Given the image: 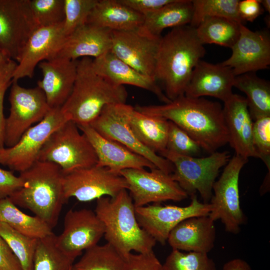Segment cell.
Instances as JSON below:
<instances>
[{
	"label": "cell",
	"instance_id": "1",
	"mask_svg": "<svg viewBox=\"0 0 270 270\" xmlns=\"http://www.w3.org/2000/svg\"><path fill=\"white\" fill-rule=\"evenodd\" d=\"M134 108L145 114L174 122L210 154L228 143L223 108L217 102L183 94L163 104Z\"/></svg>",
	"mask_w": 270,
	"mask_h": 270
},
{
	"label": "cell",
	"instance_id": "2",
	"mask_svg": "<svg viewBox=\"0 0 270 270\" xmlns=\"http://www.w3.org/2000/svg\"><path fill=\"white\" fill-rule=\"evenodd\" d=\"M205 53L195 28L190 25L172 28L160 38L154 78L163 84L170 100L184 94L194 68Z\"/></svg>",
	"mask_w": 270,
	"mask_h": 270
},
{
	"label": "cell",
	"instance_id": "3",
	"mask_svg": "<svg viewBox=\"0 0 270 270\" xmlns=\"http://www.w3.org/2000/svg\"><path fill=\"white\" fill-rule=\"evenodd\" d=\"M19 176L24 186L8 198L16 206L32 212L52 229L68 200L60 168L52 162L38 160Z\"/></svg>",
	"mask_w": 270,
	"mask_h": 270
},
{
	"label": "cell",
	"instance_id": "4",
	"mask_svg": "<svg viewBox=\"0 0 270 270\" xmlns=\"http://www.w3.org/2000/svg\"><path fill=\"white\" fill-rule=\"evenodd\" d=\"M93 58L78 60L76 74L72 92L61 109L78 126L90 124L108 105L126 104L124 86L114 85L94 70Z\"/></svg>",
	"mask_w": 270,
	"mask_h": 270
},
{
	"label": "cell",
	"instance_id": "5",
	"mask_svg": "<svg viewBox=\"0 0 270 270\" xmlns=\"http://www.w3.org/2000/svg\"><path fill=\"white\" fill-rule=\"evenodd\" d=\"M104 226V237L124 258L136 252L144 254L153 251L156 241L140 226L135 206L127 190L116 196L96 200L94 210Z\"/></svg>",
	"mask_w": 270,
	"mask_h": 270
},
{
	"label": "cell",
	"instance_id": "6",
	"mask_svg": "<svg viewBox=\"0 0 270 270\" xmlns=\"http://www.w3.org/2000/svg\"><path fill=\"white\" fill-rule=\"evenodd\" d=\"M38 160L56 164L64 175L98 163L92 144L71 120L64 122L50 136L40 152Z\"/></svg>",
	"mask_w": 270,
	"mask_h": 270
},
{
	"label": "cell",
	"instance_id": "7",
	"mask_svg": "<svg viewBox=\"0 0 270 270\" xmlns=\"http://www.w3.org/2000/svg\"><path fill=\"white\" fill-rule=\"evenodd\" d=\"M160 155L174 166L173 180L190 196L198 192L204 202L209 203L212 186L220 168L230 160L228 152H215L206 157L180 155L166 149Z\"/></svg>",
	"mask_w": 270,
	"mask_h": 270
},
{
	"label": "cell",
	"instance_id": "8",
	"mask_svg": "<svg viewBox=\"0 0 270 270\" xmlns=\"http://www.w3.org/2000/svg\"><path fill=\"white\" fill-rule=\"evenodd\" d=\"M248 162V158L235 154L212 186L208 215L214 222L220 220L225 230L230 234L240 232L246 220L240 204L238 182L241 170Z\"/></svg>",
	"mask_w": 270,
	"mask_h": 270
},
{
	"label": "cell",
	"instance_id": "9",
	"mask_svg": "<svg viewBox=\"0 0 270 270\" xmlns=\"http://www.w3.org/2000/svg\"><path fill=\"white\" fill-rule=\"evenodd\" d=\"M9 96L10 110L6 118L4 144H16L32 124L41 121L51 109L38 86L28 88L12 82Z\"/></svg>",
	"mask_w": 270,
	"mask_h": 270
},
{
	"label": "cell",
	"instance_id": "10",
	"mask_svg": "<svg viewBox=\"0 0 270 270\" xmlns=\"http://www.w3.org/2000/svg\"><path fill=\"white\" fill-rule=\"evenodd\" d=\"M68 120L61 108H51L16 144L0 150V164L20 173L28 169L38 160L40 152L50 136Z\"/></svg>",
	"mask_w": 270,
	"mask_h": 270
},
{
	"label": "cell",
	"instance_id": "11",
	"mask_svg": "<svg viewBox=\"0 0 270 270\" xmlns=\"http://www.w3.org/2000/svg\"><path fill=\"white\" fill-rule=\"evenodd\" d=\"M130 106L126 104L107 106L89 125L101 136L121 144L145 158L156 168L171 174L174 171L173 164L144 146L136 136L129 124Z\"/></svg>",
	"mask_w": 270,
	"mask_h": 270
},
{
	"label": "cell",
	"instance_id": "12",
	"mask_svg": "<svg viewBox=\"0 0 270 270\" xmlns=\"http://www.w3.org/2000/svg\"><path fill=\"white\" fill-rule=\"evenodd\" d=\"M120 174L128 184L127 190L135 208L168 200L180 202L188 196L170 174L158 168L149 171L144 168L126 169Z\"/></svg>",
	"mask_w": 270,
	"mask_h": 270
},
{
	"label": "cell",
	"instance_id": "13",
	"mask_svg": "<svg viewBox=\"0 0 270 270\" xmlns=\"http://www.w3.org/2000/svg\"><path fill=\"white\" fill-rule=\"evenodd\" d=\"M128 185L120 174L96 164L64 175V190L66 198L74 197L82 202L104 196H116Z\"/></svg>",
	"mask_w": 270,
	"mask_h": 270
},
{
	"label": "cell",
	"instance_id": "14",
	"mask_svg": "<svg viewBox=\"0 0 270 270\" xmlns=\"http://www.w3.org/2000/svg\"><path fill=\"white\" fill-rule=\"evenodd\" d=\"M211 210L210 203L200 202L196 194L191 196L190 203L185 206L152 204L135 208L140 226L156 242L162 245L166 242L172 230L180 222L191 217L208 215Z\"/></svg>",
	"mask_w": 270,
	"mask_h": 270
},
{
	"label": "cell",
	"instance_id": "15",
	"mask_svg": "<svg viewBox=\"0 0 270 270\" xmlns=\"http://www.w3.org/2000/svg\"><path fill=\"white\" fill-rule=\"evenodd\" d=\"M38 28L30 0H0V50L10 58L18 62L28 40Z\"/></svg>",
	"mask_w": 270,
	"mask_h": 270
},
{
	"label": "cell",
	"instance_id": "16",
	"mask_svg": "<svg viewBox=\"0 0 270 270\" xmlns=\"http://www.w3.org/2000/svg\"><path fill=\"white\" fill-rule=\"evenodd\" d=\"M104 234V225L94 211L70 210L64 216L62 232L56 236V242L63 252L76 259L83 251L98 244Z\"/></svg>",
	"mask_w": 270,
	"mask_h": 270
},
{
	"label": "cell",
	"instance_id": "17",
	"mask_svg": "<svg viewBox=\"0 0 270 270\" xmlns=\"http://www.w3.org/2000/svg\"><path fill=\"white\" fill-rule=\"evenodd\" d=\"M231 49L230 57L221 64L231 68L235 76L267 69L270 65V38L266 31H252L240 24L239 37Z\"/></svg>",
	"mask_w": 270,
	"mask_h": 270
},
{
	"label": "cell",
	"instance_id": "18",
	"mask_svg": "<svg viewBox=\"0 0 270 270\" xmlns=\"http://www.w3.org/2000/svg\"><path fill=\"white\" fill-rule=\"evenodd\" d=\"M160 38L145 35L138 30L113 31L110 52L137 71L154 78Z\"/></svg>",
	"mask_w": 270,
	"mask_h": 270
},
{
	"label": "cell",
	"instance_id": "19",
	"mask_svg": "<svg viewBox=\"0 0 270 270\" xmlns=\"http://www.w3.org/2000/svg\"><path fill=\"white\" fill-rule=\"evenodd\" d=\"M66 36L63 22L38 28L28 40L18 62L12 82L25 77L32 78L36 67L40 62L51 59Z\"/></svg>",
	"mask_w": 270,
	"mask_h": 270
},
{
	"label": "cell",
	"instance_id": "20",
	"mask_svg": "<svg viewBox=\"0 0 270 270\" xmlns=\"http://www.w3.org/2000/svg\"><path fill=\"white\" fill-rule=\"evenodd\" d=\"M78 126L92 144L98 158L97 165L118 174L126 169L156 168L145 158L121 144L101 136L90 125Z\"/></svg>",
	"mask_w": 270,
	"mask_h": 270
},
{
	"label": "cell",
	"instance_id": "21",
	"mask_svg": "<svg viewBox=\"0 0 270 270\" xmlns=\"http://www.w3.org/2000/svg\"><path fill=\"white\" fill-rule=\"evenodd\" d=\"M235 77L228 66L200 60L192 72L184 94L193 98L210 96L224 102L233 94Z\"/></svg>",
	"mask_w": 270,
	"mask_h": 270
},
{
	"label": "cell",
	"instance_id": "22",
	"mask_svg": "<svg viewBox=\"0 0 270 270\" xmlns=\"http://www.w3.org/2000/svg\"><path fill=\"white\" fill-rule=\"evenodd\" d=\"M223 112L228 134V143L236 154L248 158H258L252 144V119L246 98L237 94L225 102Z\"/></svg>",
	"mask_w": 270,
	"mask_h": 270
},
{
	"label": "cell",
	"instance_id": "23",
	"mask_svg": "<svg viewBox=\"0 0 270 270\" xmlns=\"http://www.w3.org/2000/svg\"><path fill=\"white\" fill-rule=\"evenodd\" d=\"M112 38V31L86 24L65 37L51 59L99 58L110 51Z\"/></svg>",
	"mask_w": 270,
	"mask_h": 270
},
{
	"label": "cell",
	"instance_id": "24",
	"mask_svg": "<svg viewBox=\"0 0 270 270\" xmlns=\"http://www.w3.org/2000/svg\"><path fill=\"white\" fill-rule=\"evenodd\" d=\"M78 60L54 58L38 64L42 78L38 86L44 92L50 108H61L72 89Z\"/></svg>",
	"mask_w": 270,
	"mask_h": 270
},
{
	"label": "cell",
	"instance_id": "25",
	"mask_svg": "<svg viewBox=\"0 0 270 270\" xmlns=\"http://www.w3.org/2000/svg\"><path fill=\"white\" fill-rule=\"evenodd\" d=\"M214 223L208 214L186 218L172 230L166 242L172 250L208 254L216 241Z\"/></svg>",
	"mask_w": 270,
	"mask_h": 270
},
{
	"label": "cell",
	"instance_id": "26",
	"mask_svg": "<svg viewBox=\"0 0 270 270\" xmlns=\"http://www.w3.org/2000/svg\"><path fill=\"white\" fill-rule=\"evenodd\" d=\"M92 64L98 74L114 85L136 86L152 92L164 104L171 101L154 78L137 71L110 51L93 59Z\"/></svg>",
	"mask_w": 270,
	"mask_h": 270
},
{
	"label": "cell",
	"instance_id": "27",
	"mask_svg": "<svg viewBox=\"0 0 270 270\" xmlns=\"http://www.w3.org/2000/svg\"><path fill=\"white\" fill-rule=\"evenodd\" d=\"M144 18L120 0H97L86 24L112 32L130 31L139 29Z\"/></svg>",
	"mask_w": 270,
	"mask_h": 270
},
{
	"label": "cell",
	"instance_id": "28",
	"mask_svg": "<svg viewBox=\"0 0 270 270\" xmlns=\"http://www.w3.org/2000/svg\"><path fill=\"white\" fill-rule=\"evenodd\" d=\"M192 0H173L170 4L144 16L138 30L154 38H160L166 28L189 25L192 18Z\"/></svg>",
	"mask_w": 270,
	"mask_h": 270
},
{
	"label": "cell",
	"instance_id": "29",
	"mask_svg": "<svg viewBox=\"0 0 270 270\" xmlns=\"http://www.w3.org/2000/svg\"><path fill=\"white\" fill-rule=\"evenodd\" d=\"M128 120L132 132L144 146L158 154L166 149L168 120L145 114L131 106Z\"/></svg>",
	"mask_w": 270,
	"mask_h": 270
},
{
	"label": "cell",
	"instance_id": "30",
	"mask_svg": "<svg viewBox=\"0 0 270 270\" xmlns=\"http://www.w3.org/2000/svg\"><path fill=\"white\" fill-rule=\"evenodd\" d=\"M234 86L244 92L252 120L270 116V84L257 76L248 72L236 76Z\"/></svg>",
	"mask_w": 270,
	"mask_h": 270
},
{
	"label": "cell",
	"instance_id": "31",
	"mask_svg": "<svg viewBox=\"0 0 270 270\" xmlns=\"http://www.w3.org/2000/svg\"><path fill=\"white\" fill-rule=\"evenodd\" d=\"M0 222L32 238L39 239L53 234L52 228L36 216L23 212L8 198H0Z\"/></svg>",
	"mask_w": 270,
	"mask_h": 270
},
{
	"label": "cell",
	"instance_id": "32",
	"mask_svg": "<svg viewBox=\"0 0 270 270\" xmlns=\"http://www.w3.org/2000/svg\"><path fill=\"white\" fill-rule=\"evenodd\" d=\"M240 24L226 18L209 17L204 19L195 30L203 45L214 44L231 48L239 37Z\"/></svg>",
	"mask_w": 270,
	"mask_h": 270
},
{
	"label": "cell",
	"instance_id": "33",
	"mask_svg": "<svg viewBox=\"0 0 270 270\" xmlns=\"http://www.w3.org/2000/svg\"><path fill=\"white\" fill-rule=\"evenodd\" d=\"M126 259L106 242L86 250L72 270H126Z\"/></svg>",
	"mask_w": 270,
	"mask_h": 270
},
{
	"label": "cell",
	"instance_id": "34",
	"mask_svg": "<svg viewBox=\"0 0 270 270\" xmlns=\"http://www.w3.org/2000/svg\"><path fill=\"white\" fill-rule=\"evenodd\" d=\"M75 260L58 248L53 233L38 240L32 270H70Z\"/></svg>",
	"mask_w": 270,
	"mask_h": 270
},
{
	"label": "cell",
	"instance_id": "35",
	"mask_svg": "<svg viewBox=\"0 0 270 270\" xmlns=\"http://www.w3.org/2000/svg\"><path fill=\"white\" fill-rule=\"evenodd\" d=\"M238 0H192V14L190 26L196 28L206 18L223 17L244 24L238 11Z\"/></svg>",
	"mask_w": 270,
	"mask_h": 270
},
{
	"label": "cell",
	"instance_id": "36",
	"mask_svg": "<svg viewBox=\"0 0 270 270\" xmlns=\"http://www.w3.org/2000/svg\"><path fill=\"white\" fill-rule=\"evenodd\" d=\"M0 236L18 260L22 270H32L38 239L20 233L2 222H0Z\"/></svg>",
	"mask_w": 270,
	"mask_h": 270
},
{
	"label": "cell",
	"instance_id": "37",
	"mask_svg": "<svg viewBox=\"0 0 270 270\" xmlns=\"http://www.w3.org/2000/svg\"><path fill=\"white\" fill-rule=\"evenodd\" d=\"M165 270H217L208 254L172 250L163 264Z\"/></svg>",
	"mask_w": 270,
	"mask_h": 270
},
{
	"label": "cell",
	"instance_id": "38",
	"mask_svg": "<svg viewBox=\"0 0 270 270\" xmlns=\"http://www.w3.org/2000/svg\"><path fill=\"white\" fill-rule=\"evenodd\" d=\"M30 6L38 28L54 26L64 21V0H30Z\"/></svg>",
	"mask_w": 270,
	"mask_h": 270
},
{
	"label": "cell",
	"instance_id": "39",
	"mask_svg": "<svg viewBox=\"0 0 270 270\" xmlns=\"http://www.w3.org/2000/svg\"><path fill=\"white\" fill-rule=\"evenodd\" d=\"M97 0H64L63 30L66 36L86 24Z\"/></svg>",
	"mask_w": 270,
	"mask_h": 270
},
{
	"label": "cell",
	"instance_id": "40",
	"mask_svg": "<svg viewBox=\"0 0 270 270\" xmlns=\"http://www.w3.org/2000/svg\"><path fill=\"white\" fill-rule=\"evenodd\" d=\"M166 149L185 156H195L202 148L185 131L174 122L168 121Z\"/></svg>",
	"mask_w": 270,
	"mask_h": 270
},
{
	"label": "cell",
	"instance_id": "41",
	"mask_svg": "<svg viewBox=\"0 0 270 270\" xmlns=\"http://www.w3.org/2000/svg\"><path fill=\"white\" fill-rule=\"evenodd\" d=\"M252 144L258 154L270 170V116L258 118L253 122Z\"/></svg>",
	"mask_w": 270,
	"mask_h": 270
},
{
	"label": "cell",
	"instance_id": "42",
	"mask_svg": "<svg viewBox=\"0 0 270 270\" xmlns=\"http://www.w3.org/2000/svg\"><path fill=\"white\" fill-rule=\"evenodd\" d=\"M18 64L9 59L0 66V150L4 148V133L6 118L4 114V100L6 92L12 82Z\"/></svg>",
	"mask_w": 270,
	"mask_h": 270
},
{
	"label": "cell",
	"instance_id": "43",
	"mask_svg": "<svg viewBox=\"0 0 270 270\" xmlns=\"http://www.w3.org/2000/svg\"><path fill=\"white\" fill-rule=\"evenodd\" d=\"M126 259V270H165L154 251L144 254L130 253Z\"/></svg>",
	"mask_w": 270,
	"mask_h": 270
},
{
	"label": "cell",
	"instance_id": "44",
	"mask_svg": "<svg viewBox=\"0 0 270 270\" xmlns=\"http://www.w3.org/2000/svg\"><path fill=\"white\" fill-rule=\"evenodd\" d=\"M24 185L20 176H15L12 171L0 168V198L9 197Z\"/></svg>",
	"mask_w": 270,
	"mask_h": 270
},
{
	"label": "cell",
	"instance_id": "45",
	"mask_svg": "<svg viewBox=\"0 0 270 270\" xmlns=\"http://www.w3.org/2000/svg\"><path fill=\"white\" fill-rule=\"evenodd\" d=\"M136 12L144 16L153 12L173 0H120Z\"/></svg>",
	"mask_w": 270,
	"mask_h": 270
},
{
	"label": "cell",
	"instance_id": "46",
	"mask_svg": "<svg viewBox=\"0 0 270 270\" xmlns=\"http://www.w3.org/2000/svg\"><path fill=\"white\" fill-rule=\"evenodd\" d=\"M238 11L244 23L246 21L252 22L262 14L264 9L260 0H239Z\"/></svg>",
	"mask_w": 270,
	"mask_h": 270
},
{
	"label": "cell",
	"instance_id": "47",
	"mask_svg": "<svg viewBox=\"0 0 270 270\" xmlns=\"http://www.w3.org/2000/svg\"><path fill=\"white\" fill-rule=\"evenodd\" d=\"M0 270H22L18 260L0 236Z\"/></svg>",
	"mask_w": 270,
	"mask_h": 270
},
{
	"label": "cell",
	"instance_id": "48",
	"mask_svg": "<svg viewBox=\"0 0 270 270\" xmlns=\"http://www.w3.org/2000/svg\"><path fill=\"white\" fill-rule=\"evenodd\" d=\"M222 270H252L249 264L240 258L229 260L223 266Z\"/></svg>",
	"mask_w": 270,
	"mask_h": 270
},
{
	"label": "cell",
	"instance_id": "49",
	"mask_svg": "<svg viewBox=\"0 0 270 270\" xmlns=\"http://www.w3.org/2000/svg\"><path fill=\"white\" fill-rule=\"evenodd\" d=\"M260 3L264 9L269 14L270 13V0H260Z\"/></svg>",
	"mask_w": 270,
	"mask_h": 270
},
{
	"label": "cell",
	"instance_id": "50",
	"mask_svg": "<svg viewBox=\"0 0 270 270\" xmlns=\"http://www.w3.org/2000/svg\"><path fill=\"white\" fill-rule=\"evenodd\" d=\"M10 58L6 54L0 50V66Z\"/></svg>",
	"mask_w": 270,
	"mask_h": 270
},
{
	"label": "cell",
	"instance_id": "51",
	"mask_svg": "<svg viewBox=\"0 0 270 270\" xmlns=\"http://www.w3.org/2000/svg\"><path fill=\"white\" fill-rule=\"evenodd\" d=\"M70 270H72V268Z\"/></svg>",
	"mask_w": 270,
	"mask_h": 270
}]
</instances>
